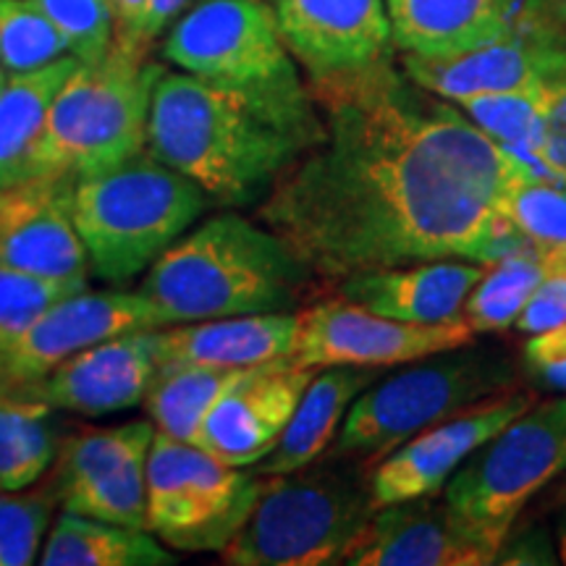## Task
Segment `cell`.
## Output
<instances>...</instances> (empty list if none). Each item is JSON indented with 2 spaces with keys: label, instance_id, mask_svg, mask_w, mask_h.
Masks as SVG:
<instances>
[{
  "label": "cell",
  "instance_id": "cell-1",
  "mask_svg": "<svg viewBox=\"0 0 566 566\" xmlns=\"http://www.w3.org/2000/svg\"><path fill=\"white\" fill-rule=\"evenodd\" d=\"M323 137L273 184L260 218L325 279L433 260L488 265L501 200L535 174L394 61L313 84ZM537 176V174H535Z\"/></svg>",
  "mask_w": 566,
  "mask_h": 566
},
{
  "label": "cell",
  "instance_id": "cell-2",
  "mask_svg": "<svg viewBox=\"0 0 566 566\" xmlns=\"http://www.w3.org/2000/svg\"><path fill=\"white\" fill-rule=\"evenodd\" d=\"M321 137L323 118L286 116L200 76L163 71L153 87L150 155L218 205L244 208L268 195Z\"/></svg>",
  "mask_w": 566,
  "mask_h": 566
},
{
  "label": "cell",
  "instance_id": "cell-3",
  "mask_svg": "<svg viewBox=\"0 0 566 566\" xmlns=\"http://www.w3.org/2000/svg\"><path fill=\"white\" fill-rule=\"evenodd\" d=\"M310 275L279 233L223 212L176 239L147 268L137 292L158 310L163 325H179L286 313Z\"/></svg>",
  "mask_w": 566,
  "mask_h": 566
},
{
  "label": "cell",
  "instance_id": "cell-4",
  "mask_svg": "<svg viewBox=\"0 0 566 566\" xmlns=\"http://www.w3.org/2000/svg\"><path fill=\"white\" fill-rule=\"evenodd\" d=\"M205 197L200 184L145 153L76 179L71 212L92 273L108 283L137 279L202 216Z\"/></svg>",
  "mask_w": 566,
  "mask_h": 566
},
{
  "label": "cell",
  "instance_id": "cell-5",
  "mask_svg": "<svg viewBox=\"0 0 566 566\" xmlns=\"http://www.w3.org/2000/svg\"><path fill=\"white\" fill-rule=\"evenodd\" d=\"M163 69L113 42L97 63H80L48 113L34 176L87 179L122 166L147 145L153 87Z\"/></svg>",
  "mask_w": 566,
  "mask_h": 566
},
{
  "label": "cell",
  "instance_id": "cell-6",
  "mask_svg": "<svg viewBox=\"0 0 566 566\" xmlns=\"http://www.w3.org/2000/svg\"><path fill=\"white\" fill-rule=\"evenodd\" d=\"M562 475L566 396L533 405L464 459L443 485L451 527L485 564H493L525 506Z\"/></svg>",
  "mask_w": 566,
  "mask_h": 566
},
{
  "label": "cell",
  "instance_id": "cell-7",
  "mask_svg": "<svg viewBox=\"0 0 566 566\" xmlns=\"http://www.w3.org/2000/svg\"><path fill=\"white\" fill-rule=\"evenodd\" d=\"M514 386L512 359L501 352L475 349V342L417 359L415 367L359 394L344 417L336 454L367 457L375 464L412 436Z\"/></svg>",
  "mask_w": 566,
  "mask_h": 566
},
{
  "label": "cell",
  "instance_id": "cell-8",
  "mask_svg": "<svg viewBox=\"0 0 566 566\" xmlns=\"http://www.w3.org/2000/svg\"><path fill=\"white\" fill-rule=\"evenodd\" d=\"M163 55L200 80L294 118H321L263 0H200L174 21Z\"/></svg>",
  "mask_w": 566,
  "mask_h": 566
},
{
  "label": "cell",
  "instance_id": "cell-9",
  "mask_svg": "<svg viewBox=\"0 0 566 566\" xmlns=\"http://www.w3.org/2000/svg\"><path fill=\"white\" fill-rule=\"evenodd\" d=\"M370 488L336 470L265 478L258 504L221 562L231 566H321L344 556L373 516Z\"/></svg>",
  "mask_w": 566,
  "mask_h": 566
},
{
  "label": "cell",
  "instance_id": "cell-10",
  "mask_svg": "<svg viewBox=\"0 0 566 566\" xmlns=\"http://www.w3.org/2000/svg\"><path fill=\"white\" fill-rule=\"evenodd\" d=\"M195 443L155 433L147 451V533L176 551H221L242 530L263 491Z\"/></svg>",
  "mask_w": 566,
  "mask_h": 566
},
{
  "label": "cell",
  "instance_id": "cell-11",
  "mask_svg": "<svg viewBox=\"0 0 566 566\" xmlns=\"http://www.w3.org/2000/svg\"><path fill=\"white\" fill-rule=\"evenodd\" d=\"M475 342L464 317L451 323H405L349 300L296 313L289 363L302 367H391L417 363Z\"/></svg>",
  "mask_w": 566,
  "mask_h": 566
},
{
  "label": "cell",
  "instance_id": "cell-12",
  "mask_svg": "<svg viewBox=\"0 0 566 566\" xmlns=\"http://www.w3.org/2000/svg\"><path fill=\"white\" fill-rule=\"evenodd\" d=\"M401 66L422 90L454 103L472 95L541 90L566 71V32L541 0H533L499 40L457 55L405 53Z\"/></svg>",
  "mask_w": 566,
  "mask_h": 566
},
{
  "label": "cell",
  "instance_id": "cell-13",
  "mask_svg": "<svg viewBox=\"0 0 566 566\" xmlns=\"http://www.w3.org/2000/svg\"><path fill=\"white\" fill-rule=\"evenodd\" d=\"M163 328L158 310L139 292H82L48 307L0 354V396H27L76 352L132 331Z\"/></svg>",
  "mask_w": 566,
  "mask_h": 566
},
{
  "label": "cell",
  "instance_id": "cell-14",
  "mask_svg": "<svg viewBox=\"0 0 566 566\" xmlns=\"http://www.w3.org/2000/svg\"><path fill=\"white\" fill-rule=\"evenodd\" d=\"M535 405L533 391H501L396 446L367 478L373 509L436 495L472 451Z\"/></svg>",
  "mask_w": 566,
  "mask_h": 566
},
{
  "label": "cell",
  "instance_id": "cell-15",
  "mask_svg": "<svg viewBox=\"0 0 566 566\" xmlns=\"http://www.w3.org/2000/svg\"><path fill=\"white\" fill-rule=\"evenodd\" d=\"M283 45L310 82H334L391 61L386 0H271Z\"/></svg>",
  "mask_w": 566,
  "mask_h": 566
},
{
  "label": "cell",
  "instance_id": "cell-16",
  "mask_svg": "<svg viewBox=\"0 0 566 566\" xmlns=\"http://www.w3.org/2000/svg\"><path fill=\"white\" fill-rule=\"evenodd\" d=\"M74 184L34 176L0 189V265L87 289L90 258L71 212Z\"/></svg>",
  "mask_w": 566,
  "mask_h": 566
},
{
  "label": "cell",
  "instance_id": "cell-17",
  "mask_svg": "<svg viewBox=\"0 0 566 566\" xmlns=\"http://www.w3.org/2000/svg\"><path fill=\"white\" fill-rule=\"evenodd\" d=\"M313 378L315 367L294 365L286 357L244 367L210 407L197 446L239 470L263 462Z\"/></svg>",
  "mask_w": 566,
  "mask_h": 566
},
{
  "label": "cell",
  "instance_id": "cell-18",
  "mask_svg": "<svg viewBox=\"0 0 566 566\" xmlns=\"http://www.w3.org/2000/svg\"><path fill=\"white\" fill-rule=\"evenodd\" d=\"M155 331H132L63 359L27 394L53 409L101 417L137 407L160 367Z\"/></svg>",
  "mask_w": 566,
  "mask_h": 566
},
{
  "label": "cell",
  "instance_id": "cell-19",
  "mask_svg": "<svg viewBox=\"0 0 566 566\" xmlns=\"http://www.w3.org/2000/svg\"><path fill=\"white\" fill-rule=\"evenodd\" d=\"M352 566H483L451 527L443 501L433 495L375 509L346 551Z\"/></svg>",
  "mask_w": 566,
  "mask_h": 566
},
{
  "label": "cell",
  "instance_id": "cell-20",
  "mask_svg": "<svg viewBox=\"0 0 566 566\" xmlns=\"http://www.w3.org/2000/svg\"><path fill=\"white\" fill-rule=\"evenodd\" d=\"M480 263H433L375 268L342 281V296L373 313L405 323H451L464 313V302L483 279Z\"/></svg>",
  "mask_w": 566,
  "mask_h": 566
},
{
  "label": "cell",
  "instance_id": "cell-21",
  "mask_svg": "<svg viewBox=\"0 0 566 566\" xmlns=\"http://www.w3.org/2000/svg\"><path fill=\"white\" fill-rule=\"evenodd\" d=\"M294 336L296 315L292 313L233 315L155 331L160 365L233 367V370L286 357L292 352Z\"/></svg>",
  "mask_w": 566,
  "mask_h": 566
},
{
  "label": "cell",
  "instance_id": "cell-22",
  "mask_svg": "<svg viewBox=\"0 0 566 566\" xmlns=\"http://www.w3.org/2000/svg\"><path fill=\"white\" fill-rule=\"evenodd\" d=\"M391 40L415 55L475 51L509 32L514 0H386Z\"/></svg>",
  "mask_w": 566,
  "mask_h": 566
},
{
  "label": "cell",
  "instance_id": "cell-23",
  "mask_svg": "<svg viewBox=\"0 0 566 566\" xmlns=\"http://www.w3.org/2000/svg\"><path fill=\"white\" fill-rule=\"evenodd\" d=\"M375 384V367H331L310 380L281 441L258 467V475H289L304 470L328 449L349 412L354 396Z\"/></svg>",
  "mask_w": 566,
  "mask_h": 566
},
{
  "label": "cell",
  "instance_id": "cell-24",
  "mask_svg": "<svg viewBox=\"0 0 566 566\" xmlns=\"http://www.w3.org/2000/svg\"><path fill=\"white\" fill-rule=\"evenodd\" d=\"M80 63L74 55H63L45 69L11 74L0 87V189L34 179V155L48 113Z\"/></svg>",
  "mask_w": 566,
  "mask_h": 566
},
{
  "label": "cell",
  "instance_id": "cell-25",
  "mask_svg": "<svg viewBox=\"0 0 566 566\" xmlns=\"http://www.w3.org/2000/svg\"><path fill=\"white\" fill-rule=\"evenodd\" d=\"M176 558L147 530L63 512L42 548L45 566H163Z\"/></svg>",
  "mask_w": 566,
  "mask_h": 566
},
{
  "label": "cell",
  "instance_id": "cell-26",
  "mask_svg": "<svg viewBox=\"0 0 566 566\" xmlns=\"http://www.w3.org/2000/svg\"><path fill=\"white\" fill-rule=\"evenodd\" d=\"M237 375L239 370L233 367L160 365L150 391L145 396L147 412H150L158 433L197 446L210 407Z\"/></svg>",
  "mask_w": 566,
  "mask_h": 566
},
{
  "label": "cell",
  "instance_id": "cell-27",
  "mask_svg": "<svg viewBox=\"0 0 566 566\" xmlns=\"http://www.w3.org/2000/svg\"><path fill=\"white\" fill-rule=\"evenodd\" d=\"M51 405L0 396V493H17L45 475L55 459Z\"/></svg>",
  "mask_w": 566,
  "mask_h": 566
},
{
  "label": "cell",
  "instance_id": "cell-28",
  "mask_svg": "<svg viewBox=\"0 0 566 566\" xmlns=\"http://www.w3.org/2000/svg\"><path fill=\"white\" fill-rule=\"evenodd\" d=\"M543 279L546 263L543 247L537 244L488 263L483 279L467 296L462 317L475 334H499L512 328Z\"/></svg>",
  "mask_w": 566,
  "mask_h": 566
},
{
  "label": "cell",
  "instance_id": "cell-29",
  "mask_svg": "<svg viewBox=\"0 0 566 566\" xmlns=\"http://www.w3.org/2000/svg\"><path fill=\"white\" fill-rule=\"evenodd\" d=\"M457 105L488 137L499 142L504 150L512 153L522 163H527L537 176L546 179L541 163L543 87L525 92H495V95H472L457 101Z\"/></svg>",
  "mask_w": 566,
  "mask_h": 566
},
{
  "label": "cell",
  "instance_id": "cell-30",
  "mask_svg": "<svg viewBox=\"0 0 566 566\" xmlns=\"http://www.w3.org/2000/svg\"><path fill=\"white\" fill-rule=\"evenodd\" d=\"M66 512L111 522V525L147 530V454L61 493Z\"/></svg>",
  "mask_w": 566,
  "mask_h": 566
},
{
  "label": "cell",
  "instance_id": "cell-31",
  "mask_svg": "<svg viewBox=\"0 0 566 566\" xmlns=\"http://www.w3.org/2000/svg\"><path fill=\"white\" fill-rule=\"evenodd\" d=\"M66 53V38L32 0H0V63L6 74H30Z\"/></svg>",
  "mask_w": 566,
  "mask_h": 566
},
{
  "label": "cell",
  "instance_id": "cell-32",
  "mask_svg": "<svg viewBox=\"0 0 566 566\" xmlns=\"http://www.w3.org/2000/svg\"><path fill=\"white\" fill-rule=\"evenodd\" d=\"M153 436V424L137 420L122 424V428L95 430V433L74 438L66 449V459H63L61 493L69 491V488L90 483V480L116 470V467L126 464L134 457L147 454Z\"/></svg>",
  "mask_w": 566,
  "mask_h": 566
},
{
  "label": "cell",
  "instance_id": "cell-33",
  "mask_svg": "<svg viewBox=\"0 0 566 566\" xmlns=\"http://www.w3.org/2000/svg\"><path fill=\"white\" fill-rule=\"evenodd\" d=\"M514 229L537 247H566V189L543 176L527 174L516 179L499 208Z\"/></svg>",
  "mask_w": 566,
  "mask_h": 566
},
{
  "label": "cell",
  "instance_id": "cell-34",
  "mask_svg": "<svg viewBox=\"0 0 566 566\" xmlns=\"http://www.w3.org/2000/svg\"><path fill=\"white\" fill-rule=\"evenodd\" d=\"M69 42V53L82 63H97L116 42L111 0H32Z\"/></svg>",
  "mask_w": 566,
  "mask_h": 566
},
{
  "label": "cell",
  "instance_id": "cell-35",
  "mask_svg": "<svg viewBox=\"0 0 566 566\" xmlns=\"http://www.w3.org/2000/svg\"><path fill=\"white\" fill-rule=\"evenodd\" d=\"M82 292L80 286L45 281L0 265V354L17 342L55 302Z\"/></svg>",
  "mask_w": 566,
  "mask_h": 566
},
{
  "label": "cell",
  "instance_id": "cell-36",
  "mask_svg": "<svg viewBox=\"0 0 566 566\" xmlns=\"http://www.w3.org/2000/svg\"><path fill=\"white\" fill-rule=\"evenodd\" d=\"M51 514L53 501L48 495H0V566L38 562Z\"/></svg>",
  "mask_w": 566,
  "mask_h": 566
},
{
  "label": "cell",
  "instance_id": "cell-37",
  "mask_svg": "<svg viewBox=\"0 0 566 566\" xmlns=\"http://www.w3.org/2000/svg\"><path fill=\"white\" fill-rule=\"evenodd\" d=\"M541 163L548 179L566 189V71L543 87Z\"/></svg>",
  "mask_w": 566,
  "mask_h": 566
},
{
  "label": "cell",
  "instance_id": "cell-38",
  "mask_svg": "<svg viewBox=\"0 0 566 566\" xmlns=\"http://www.w3.org/2000/svg\"><path fill=\"white\" fill-rule=\"evenodd\" d=\"M522 363L537 386L566 394V325L530 336L522 349Z\"/></svg>",
  "mask_w": 566,
  "mask_h": 566
},
{
  "label": "cell",
  "instance_id": "cell-39",
  "mask_svg": "<svg viewBox=\"0 0 566 566\" xmlns=\"http://www.w3.org/2000/svg\"><path fill=\"white\" fill-rule=\"evenodd\" d=\"M558 325H566V273H546L516 317L514 328L533 336Z\"/></svg>",
  "mask_w": 566,
  "mask_h": 566
},
{
  "label": "cell",
  "instance_id": "cell-40",
  "mask_svg": "<svg viewBox=\"0 0 566 566\" xmlns=\"http://www.w3.org/2000/svg\"><path fill=\"white\" fill-rule=\"evenodd\" d=\"M493 564H556L554 546H551L546 530L541 527H522L506 535L501 543Z\"/></svg>",
  "mask_w": 566,
  "mask_h": 566
},
{
  "label": "cell",
  "instance_id": "cell-41",
  "mask_svg": "<svg viewBox=\"0 0 566 566\" xmlns=\"http://www.w3.org/2000/svg\"><path fill=\"white\" fill-rule=\"evenodd\" d=\"M116 17V45L134 53H147L145 19L150 0H111Z\"/></svg>",
  "mask_w": 566,
  "mask_h": 566
},
{
  "label": "cell",
  "instance_id": "cell-42",
  "mask_svg": "<svg viewBox=\"0 0 566 566\" xmlns=\"http://www.w3.org/2000/svg\"><path fill=\"white\" fill-rule=\"evenodd\" d=\"M189 3H192V0H150V6H147V19H145L147 48H150L163 32L171 30V24L181 17L184 11H187Z\"/></svg>",
  "mask_w": 566,
  "mask_h": 566
},
{
  "label": "cell",
  "instance_id": "cell-43",
  "mask_svg": "<svg viewBox=\"0 0 566 566\" xmlns=\"http://www.w3.org/2000/svg\"><path fill=\"white\" fill-rule=\"evenodd\" d=\"M556 548L562 562L566 564V488L558 495V504H556Z\"/></svg>",
  "mask_w": 566,
  "mask_h": 566
},
{
  "label": "cell",
  "instance_id": "cell-44",
  "mask_svg": "<svg viewBox=\"0 0 566 566\" xmlns=\"http://www.w3.org/2000/svg\"><path fill=\"white\" fill-rule=\"evenodd\" d=\"M543 9L566 32V0H541Z\"/></svg>",
  "mask_w": 566,
  "mask_h": 566
},
{
  "label": "cell",
  "instance_id": "cell-45",
  "mask_svg": "<svg viewBox=\"0 0 566 566\" xmlns=\"http://www.w3.org/2000/svg\"><path fill=\"white\" fill-rule=\"evenodd\" d=\"M6 80H9V76H6V69H3V63H0V87H3Z\"/></svg>",
  "mask_w": 566,
  "mask_h": 566
}]
</instances>
